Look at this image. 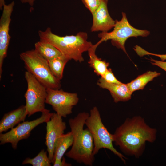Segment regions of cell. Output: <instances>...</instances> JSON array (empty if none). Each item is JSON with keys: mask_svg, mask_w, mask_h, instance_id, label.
Segmentation results:
<instances>
[{"mask_svg": "<svg viewBox=\"0 0 166 166\" xmlns=\"http://www.w3.org/2000/svg\"><path fill=\"white\" fill-rule=\"evenodd\" d=\"M156 130L150 127L140 116L127 118L113 134V142L125 154L140 157L147 141L153 142Z\"/></svg>", "mask_w": 166, "mask_h": 166, "instance_id": "cell-1", "label": "cell"}, {"mask_svg": "<svg viewBox=\"0 0 166 166\" xmlns=\"http://www.w3.org/2000/svg\"><path fill=\"white\" fill-rule=\"evenodd\" d=\"M89 115V113L82 112L69 120L73 142L71 149L65 153V155L78 163L92 166L95 160L93 154V140L89 129L87 128L84 129Z\"/></svg>", "mask_w": 166, "mask_h": 166, "instance_id": "cell-2", "label": "cell"}, {"mask_svg": "<svg viewBox=\"0 0 166 166\" xmlns=\"http://www.w3.org/2000/svg\"><path fill=\"white\" fill-rule=\"evenodd\" d=\"M38 34L40 40L54 46L69 60L83 61V53L88 51L93 45L87 41L88 35L85 32H78L75 35L60 36L53 33L48 27L45 31H38Z\"/></svg>", "mask_w": 166, "mask_h": 166, "instance_id": "cell-3", "label": "cell"}, {"mask_svg": "<svg viewBox=\"0 0 166 166\" xmlns=\"http://www.w3.org/2000/svg\"><path fill=\"white\" fill-rule=\"evenodd\" d=\"M20 57L24 62L27 71L47 88L60 89V80L54 75L47 61L34 49L22 52Z\"/></svg>", "mask_w": 166, "mask_h": 166, "instance_id": "cell-4", "label": "cell"}, {"mask_svg": "<svg viewBox=\"0 0 166 166\" xmlns=\"http://www.w3.org/2000/svg\"><path fill=\"white\" fill-rule=\"evenodd\" d=\"M85 125L90 132L93 138L94 156L97 154L101 149L106 148L117 156L124 163H125V157L113 147V134L108 131L103 124L97 107H94L90 110Z\"/></svg>", "mask_w": 166, "mask_h": 166, "instance_id": "cell-5", "label": "cell"}, {"mask_svg": "<svg viewBox=\"0 0 166 166\" xmlns=\"http://www.w3.org/2000/svg\"><path fill=\"white\" fill-rule=\"evenodd\" d=\"M122 14L121 20L115 21L112 31L109 32H102L98 34V37L101 38L98 42L100 44L104 41L111 40L113 45L121 49L127 54L125 44L127 39L132 37H147L150 34V32L134 28L128 22L126 14L122 12Z\"/></svg>", "mask_w": 166, "mask_h": 166, "instance_id": "cell-6", "label": "cell"}, {"mask_svg": "<svg viewBox=\"0 0 166 166\" xmlns=\"http://www.w3.org/2000/svg\"><path fill=\"white\" fill-rule=\"evenodd\" d=\"M25 77L27 84L24 95L26 101L25 106L27 115L30 117L37 112L42 113L46 109L45 103L47 88L27 71L25 72Z\"/></svg>", "mask_w": 166, "mask_h": 166, "instance_id": "cell-7", "label": "cell"}, {"mask_svg": "<svg viewBox=\"0 0 166 166\" xmlns=\"http://www.w3.org/2000/svg\"><path fill=\"white\" fill-rule=\"evenodd\" d=\"M53 113L46 109L42 112L41 116L35 120L20 123L8 132L0 133L1 145L10 143L13 148L16 149L18 143L21 140L28 138L31 131L36 126L49 121Z\"/></svg>", "mask_w": 166, "mask_h": 166, "instance_id": "cell-8", "label": "cell"}, {"mask_svg": "<svg viewBox=\"0 0 166 166\" xmlns=\"http://www.w3.org/2000/svg\"><path fill=\"white\" fill-rule=\"evenodd\" d=\"M45 103L51 105L59 116L65 118L72 112L73 107L79 101L77 93L64 91L62 89L47 88Z\"/></svg>", "mask_w": 166, "mask_h": 166, "instance_id": "cell-9", "label": "cell"}, {"mask_svg": "<svg viewBox=\"0 0 166 166\" xmlns=\"http://www.w3.org/2000/svg\"><path fill=\"white\" fill-rule=\"evenodd\" d=\"M14 5V1L8 5L5 4L0 19V79L2 71L3 62L7 56L11 38L9 34V26Z\"/></svg>", "mask_w": 166, "mask_h": 166, "instance_id": "cell-10", "label": "cell"}, {"mask_svg": "<svg viewBox=\"0 0 166 166\" xmlns=\"http://www.w3.org/2000/svg\"><path fill=\"white\" fill-rule=\"evenodd\" d=\"M45 144L47 147L48 157L52 163L54 157V148L57 140L64 134L66 129L65 122L62 117L53 113L50 120L46 123Z\"/></svg>", "mask_w": 166, "mask_h": 166, "instance_id": "cell-11", "label": "cell"}, {"mask_svg": "<svg viewBox=\"0 0 166 166\" xmlns=\"http://www.w3.org/2000/svg\"><path fill=\"white\" fill-rule=\"evenodd\" d=\"M108 2V0H101L99 6L92 14L93 21L91 31L107 32L114 27L115 21L109 14Z\"/></svg>", "mask_w": 166, "mask_h": 166, "instance_id": "cell-12", "label": "cell"}, {"mask_svg": "<svg viewBox=\"0 0 166 166\" xmlns=\"http://www.w3.org/2000/svg\"><path fill=\"white\" fill-rule=\"evenodd\" d=\"M97 85L100 87L109 90L115 103L125 101L130 99L132 93L127 84L110 83L105 81L101 77L98 81Z\"/></svg>", "mask_w": 166, "mask_h": 166, "instance_id": "cell-13", "label": "cell"}, {"mask_svg": "<svg viewBox=\"0 0 166 166\" xmlns=\"http://www.w3.org/2000/svg\"><path fill=\"white\" fill-rule=\"evenodd\" d=\"M27 115L24 105L5 113L0 121V133L13 128L21 122L24 121Z\"/></svg>", "mask_w": 166, "mask_h": 166, "instance_id": "cell-14", "label": "cell"}, {"mask_svg": "<svg viewBox=\"0 0 166 166\" xmlns=\"http://www.w3.org/2000/svg\"><path fill=\"white\" fill-rule=\"evenodd\" d=\"M73 142V136L71 131L63 134L57 140L54 148L53 164L55 161L62 160L67 150L72 146Z\"/></svg>", "mask_w": 166, "mask_h": 166, "instance_id": "cell-15", "label": "cell"}, {"mask_svg": "<svg viewBox=\"0 0 166 166\" xmlns=\"http://www.w3.org/2000/svg\"><path fill=\"white\" fill-rule=\"evenodd\" d=\"M98 45L97 43L93 45L88 51L89 57L88 63L89 66L93 69L95 73L101 77L104 74L109 64L105 61L98 58L96 55L95 50Z\"/></svg>", "mask_w": 166, "mask_h": 166, "instance_id": "cell-16", "label": "cell"}, {"mask_svg": "<svg viewBox=\"0 0 166 166\" xmlns=\"http://www.w3.org/2000/svg\"><path fill=\"white\" fill-rule=\"evenodd\" d=\"M34 46L35 50L47 61L63 55L54 46L44 41L40 40L35 43Z\"/></svg>", "mask_w": 166, "mask_h": 166, "instance_id": "cell-17", "label": "cell"}, {"mask_svg": "<svg viewBox=\"0 0 166 166\" xmlns=\"http://www.w3.org/2000/svg\"><path fill=\"white\" fill-rule=\"evenodd\" d=\"M160 73L156 71H149L139 75L136 78L127 84L131 92L140 89H143L149 81L160 76Z\"/></svg>", "mask_w": 166, "mask_h": 166, "instance_id": "cell-18", "label": "cell"}, {"mask_svg": "<svg viewBox=\"0 0 166 166\" xmlns=\"http://www.w3.org/2000/svg\"><path fill=\"white\" fill-rule=\"evenodd\" d=\"M69 60L63 55L47 61L49 68L54 75L59 80L63 77L65 66Z\"/></svg>", "mask_w": 166, "mask_h": 166, "instance_id": "cell-19", "label": "cell"}, {"mask_svg": "<svg viewBox=\"0 0 166 166\" xmlns=\"http://www.w3.org/2000/svg\"><path fill=\"white\" fill-rule=\"evenodd\" d=\"M51 163L47 151L42 149L34 158H26L22 162V164H30L33 166H50Z\"/></svg>", "mask_w": 166, "mask_h": 166, "instance_id": "cell-20", "label": "cell"}, {"mask_svg": "<svg viewBox=\"0 0 166 166\" xmlns=\"http://www.w3.org/2000/svg\"><path fill=\"white\" fill-rule=\"evenodd\" d=\"M85 7L92 14L99 6L101 0H82Z\"/></svg>", "mask_w": 166, "mask_h": 166, "instance_id": "cell-21", "label": "cell"}, {"mask_svg": "<svg viewBox=\"0 0 166 166\" xmlns=\"http://www.w3.org/2000/svg\"><path fill=\"white\" fill-rule=\"evenodd\" d=\"M101 77L110 83L120 84L122 83L116 78L111 69H108L104 74Z\"/></svg>", "mask_w": 166, "mask_h": 166, "instance_id": "cell-22", "label": "cell"}, {"mask_svg": "<svg viewBox=\"0 0 166 166\" xmlns=\"http://www.w3.org/2000/svg\"><path fill=\"white\" fill-rule=\"evenodd\" d=\"M150 60L152 65L160 67L166 72V62L155 60L151 58Z\"/></svg>", "mask_w": 166, "mask_h": 166, "instance_id": "cell-23", "label": "cell"}, {"mask_svg": "<svg viewBox=\"0 0 166 166\" xmlns=\"http://www.w3.org/2000/svg\"><path fill=\"white\" fill-rule=\"evenodd\" d=\"M54 166H71V164L68 163L66 162L65 159L63 157L61 160L55 161L53 164Z\"/></svg>", "mask_w": 166, "mask_h": 166, "instance_id": "cell-24", "label": "cell"}, {"mask_svg": "<svg viewBox=\"0 0 166 166\" xmlns=\"http://www.w3.org/2000/svg\"><path fill=\"white\" fill-rule=\"evenodd\" d=\"M145 54H150L152 55H155L156 56H157L159 57L162 61H164V60H166V54H153L150 53L147 51L145 52Z\"/></svg>", "mask_w": 166, "mask_h": 166, "instance_id": "cell-25", "label": "cell"}, {"mask_svg": "<svg viewBox=\"0 0 166 166\" xmlns=\"http://www.w3.org/2000/svg\"><path fill=\"white\" fill-rule=\"evenodd\" d=\"M22 3H28L30 6H32L35 0H20Z\"/></svg>", "mask_w": 166, "mask_h": 166, "instance_id": "cell-26", "label": "cell"}, {"mask_svg": "<svg viewBox=\"0 0 166 166\" xmlns=\"http://www.w3.org/2000/svg\"><path fill=\"white\" fill-rule=\"evenodd\" d=\"M5 4L4 0H0V9L1 10L3 9V6Z\"/></svg>", "mask_w": 166, "mask_h": 166, "instance_id": "cell-27", "label": "cell"}]
</instances>
